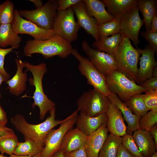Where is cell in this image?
<instances>
[{"label": "cell", "instance_id": "b9f144b4", "mask_svg": "<svg viewBox=\"0 0 157 157\" xmlns=\"http://www.w3.org/2000/svg\"><path fill=\"white\" fill-rule=\"evenodd\" d=\"M65 157H87L84 146L79 149L64 154Z\"/></svg>", "mask_w": 157, "mask_h": 157}, {"label": "cell", "instance_id": "d6986e66", "mask_svg": "<svg viewBox=\"0 0 157 157\" xmlns=\"http://www.w3.org/2000/svg\"><path fill=\"white\" fill-rule=\"evenodd\" d=\"M107 117L104 113L95 117H90L80 112L78 115L75 124L78 129L88 136L96 131L102 125L106 124Z\"/></svg>", "mask_w": 157, "mask_h": 157}, {"label": "cell", "instance_id": "d6a6232c", "mask_svg": "<svg viewBox=\"0 0 157 157\" xmlns=\"http://www.w3.org/2000/svg\"><path fill=\"white\" fill-rule=\"evenodd\" d=\"M17 137H4L0 138V152L10 155L14 153L19 142Z\"/></svg>", "mask_w": 157, "mask_h": 157}, {"label": "cell", "instance_id": "ba28073f", "mask_svg": "<svg viewBox=\"0 0 157 157\" xmlns=\"http://www.w3.org/2000/svg\"><path fill=\"white\" fill-rule=\"evenodd\" d=\"M71 54L79 62L78 70L86 77L87 83L106 96L108 97L110 94L111 92L106 83L105 76L98 70L88 58L82 56L77 49L72 48Z\"/></svg>", "mask_w": 157, "mask_h": 157}, {"label": "cell", "instance_id": "5bb4252c", "mask_svg": "<svg viewBox=\"0 0 157 157\" xmlns=\"http://www.w3.org/2000/svg\"><path fill=\"white\" fill-rule=\"evenodd\" d=\"M81 28H83L88 34L91 35L98 40L99 38L98 26L96 19L90 16L86 11L83 0L72 6Z\"/></svg>", "mask_w": 157, "mask_h": 157}, {"label": "cell", "instance_id": "c3c4849f", "mask_svg": "<svg viewBox=\"0 0 157 157\" xmlns=\"http://www.w3.org/2000/svg\"><path fill=\"white\" fill-rule=\"evenodd\" d=\"M50 157H65V156L63 152L60 149Z\"/></svg>", "mask_w": 157, "mask_h": 157}, {"label": "cell", "instance_id": "7c38bea8", "mask_svg": "<svg viewBox=\"0 0 157 157\" xmlns=\"http://www.w3.org/2000/svg\"><path fill=\"white\" fill-rule=\"evenodd\" d=\"M11 24L13 29L17 34L28 35L36 40H46L56 35L53 29H43L31 22L24 19L19 15L16 9L14 10Z\"/></svg>", "mask_w": 157, "mask_h": 157}, {"label": "cell", "instance_id": "44dd1931", "mask_svg": "<svg viewBox=\"0 0 157 157\" xmlns=\"http://www.w3.org/2000/svg\"><path fill=\"white\" fill-rule=\"evenodd\" d=\"M132 135L144 157H151L156 152L157 146L149 131L139 129Z\"/></svg>", "mask_w": 157, "mask_h": 157}, {"label": "cell", "instance_id": "8992f818", "mask_svg": "<svg viewBox=\"0 0 157 157\" xmlns=\"http://www.w3.org/2000/svg\"><path fill=\"white\" fill-rule=\"evenodd\" d=\"M110 103L107 96L94 88L83 92L76 102L79 111L90 117L106 113Z\"/></svg>", "mask_w": 157, "mask_h": 157}, {"label": "cell", "instance_id": "277c9868", "mask_svg": "<svg viewBox=\"0 0 157 157\" xmlns=\"http://www.w3.org/2000/svg\"><path fill=\"white\" fill-rule=\"evenodd\" d=\"M141 49L135 48L130 40L123 37L113 56L117 70L129 79L137 82L138 64Z\"/></svg>", "mask_w": 157, "mask_h": 157}, {"label": "cell", "instance_id": "e0dca14e", "mask_svg": "<svg viewBox=\"0 0 157 157\" xmlns=\"http://www.w3.org/2000/svg\"><path fill=\"white\" fill-rule=\"evenodd\" d=\"M106 113L107 117L106 126L110 133L121 137L126 134L127 126L120 110L111 102Z\"/></svg>", "mask_w": 157, "mask_h": 157}, {"label": "cell", "instance_id": "d4e9b609", "mask_svg": "<svg viewBox=\"0 0 157 157\" xmlns=\"http://www.w3.org/2000/svg\"><path fill=\"white\" fill-rule=\"evenodd\" d=\"M123 38L119 33L110 37L99 38L92 44V46L95 49L113 57Z\"/></svg>", "mask_w": 157, "mask_h": 157}, {"label": "cell", "instance_id": "484cf974", "mask_svg": "<svg viewBox=\"0 0 157 157\" xmlns=\"http://www.w3.org/2000/svg\"><path fill=\"white\" fill-rule=\"evenodd\" d=\"M22 40L21 37L13 29L11 24L0 25V47L10 46L17 49Z\"/></svg>", "mask_w": 157, "mask_h": 157}, {"label": "cell", "instance_id": "52a82bcc", "mask_svg": "<svg viewBox=\"0 0 157 157\" xmlns=\"http://www.w3.org/2000/svg\"><path fill=\"white\" fill-rule=\"evenodd\" d=\"M58 5L55 0H49L39 8L31 10H18L19 15L40 28L53 29L57 17Z\"/></svg>", "mask_w": 157, "mask_h": 157}, {"label": "cell", "instance_id": "7bdbcfd3", "mask_svg": "<svg viewBox=\"0 0 157 157\" xmlns=\"http://www.w3.org/2000/svg\"><path fill=\"white\" fill-rule=\"evenodd\" d=\"M116 157H134L131 154L125 149L122 144L117 151Z\"/></svg>", "mask_w": 157, "mask_h": 157}, {"label": "cell", "instance_id": "ac0fdd59", "mask_svg": "<svg viewBox=\"0 0 157 157\" xmlns=\"http://www.w3.org/2000/svg\"><path fill=\"white\" fill-rule=\"evenodd\" d=\"M108 97L123 115V118L127 124L126 134L132 135L134 131L139 129L138 121L141 116L133 114L131 110L119 99L116 94L111 92Z\"/></svg>", "mask_w": 157, "mask_h": 157}, {"label": "cell", "instance_id": "6da1fadb", "mask_svg": "<svg viewBox=\"0 0 157 157\" xmlns=\"http://www.w3.org/2000/svg\"><path fill=\"white\" fill-rule=\"evenodd\" d=\"M56 108L49 111L50 115L43 122L37 124H30L23 116L17 114L10 118L11 124L24 136L35 141L40 146L44 148V140L48 133L63 121L56 120Z\"/></svg>", "mask_w": 157, "mask_h": 157}, {"label": "cell", "instance_id": "816d5d0a", "mask_svg": "<svg viewBox=\"0 0 157 157\" xmlns=\"http://www.w3.org/2000/svg\"><path fill=\"white\" fill-rule=\"evenodd\" d=\"M152 77H157V67L156 66L153 68Z\"/></svg>", "mask_w": 157, "mask_h": 157}, {"label": "cell", "instance_id": "7a4b0ae2", "mask_svg": "<svg viewBox=\"0 0 157 157\" xmlns=\"http://www.w3.org/2000/svg\"><path fill=\"white\" fill-rule=\"evenodd\" d=\"M72 49L71 43L55 35L45 40H27L24 48V52L28 56L38 53L41 54L45 59L55 56L64 58L71 54Z\"/></svg>", "mask_w": 157, "mask_h": 157}, {"label": "cell", "instance_id": "bcb514c9", "mask_svg": "<svg viewBox=\"0 0 157 157\" xmlns=\"http://www.w3.org/2000/svg\"><path fill=\"white\" fill-rule=\"evenodd\" d=\"M149 132L153 137L155 144L157 146V125L156 124L151 128Z\"/></svg>", "mask_w": 157, "mask_h": 157}, {"label": "cell", "instance_id": "603a6c76", "mask_svg": "<svg viewBox=\"0 0 157 157\" xmlns=\"http://www.w3.org/2000/svg\"><path fill=\"white\" fill-rule=\"evenodd\" d=\"M87 14L96 20L98 25L113 20L114 18L106 10L105 5L99 0H83Z\"/></svg>", "mask_w": 157, "mask_h": 157}, {"label": "cell", "instance_id": "4dcf8cb0", "mask_svg": "<svg viewBox=\"0 0 157 157\" xmlns=\"http://www.w3.org/2000/svg\"><path fill=\"white\" fill-rule=\"evenodd\" d=\"M120 19V18H114L111 21L98 25L99 38L107 37L119 33Z\"/></svg>", "mask_w": 157, "mask_h": 157}, {"label": "cell", "instance_id": "60d3db41", "mask_svg": "<svg viewBox=\"0 0 157 157\" xmlns=\"http://www.w3.org/2000/svg\"><path fill=\"white\" fill-rule=\"evenodd\" d=\"M6 137H17L13 129L0 125V138Z\"/></svg>", "mask_w": 157, "mask_h": 157}, {"label": "cell", "instance_id": "74e56055", "mask_svg": "<svg viewBox=\"0 0 157 157\" xmlns=\"http://www.w3.org/2000/svg\"><path fill=\"white\" fill-rule=\"evenodd\" d=\"M15 47H11L8 48H3L0 47V72L8 80L10 77L9 74L6 71L4 68V60L5 56L13 51Z\"/></svg>", "mask_w": 157, "mask_h": 157}, {"label": "cell", "instance_id": "ee69618b", "mask_svg": "<svg viewBox=\"0 0 157 157\" xmlns=\"http://www.w3.org/2000/svg\"><path fill=\"white\" fill-rule=\"evenodd\" d=\"M7 119L6 114L0 104V125L4 126L6 124Z\"/></svg>", "mask_w": 157, "mask_h": 157}, {"label": "cell", "instance_id": "7dc6e473", "mask_svg": "<svg viewBox=\"0 0 157 157\" xmlns=\"http://www.w3.org/2000/svg\"><path fill=\"white\" fill-rule=\"evenodd\" d=\"M29 1L32 2L35 5L36 8L42 7L43 5V2L40 0H30Z\"/></svg>", "mask_w": 157, "mask_h": 157}, {"label": "cell", "instance_id": "9a60e30c", "mask_svg": "<svg viewBox=\"0 0 157 157\" xmlns=\"http://www.w3.org/2000/svg\"><path fill=\"white\" fill-rule=\"evenodd\" d=\"M142 56L139 58L140 67L138 69L137 82L140 84L152 77L153 69L157 66L155 51L149 45H146L144 49H141Z\"/></svg>", "mask_w": 157, "mask_h": 157}, {"label": "cell", "instance_id": "4316f807", "mask_svg": "<svg viewBox=\"0 0 157 157\" xmlns=\"http://www.w3.org/2000/svg\"><path fill=\"white\" fill-rule=\"evenodd\" d=\"M136 5L142 14L146 31H149L152 19L157 13L156 0H137Z\"/></svg>", "mask_w": 157, "mask_h": 157}, {"label": "cell", "instance_id": "5b68a950", "mask_svg": "<svg viewBox=\"0 0 157 157\" xmlns=\"http://www.w3.org/2000/svg\"><path fill=\"white\" fill-rule=\"evenodd\" d=\"M105 77L109 90L117 94L119 98L124 103H125L132 96L146 91L118 70L112 72Z\"/></svg>", "mask_w": 157, "mask_h": 157}, {"label": "cell", "instance_id": "3957f363", "mask_svg": "<svg viewBox=\"0 0 157 157\" xmlns=\"http://www.w3.org/2000/svg\"><path fill=\"white\" fill-rule=\"evenodd\" d=\"M24 67L26 68L25 72L30 71L33 77L28 79L30 84L35 87L33 96L34 100L32 104L33 108L38 106L40 109V118L43 119L48 111L55 108V104L49 99L44 93L42 86V79L47 70V65L42 63L37 65H33L27 62H23Z\"/></svg>", "mask_w": 157, "mask_h": 157}, {"label": "cell", "instance_id": "8d00e7d4", "mask_svg": "<svg viewBox=\"0 0 157 157\" xmlns=\"http://www.w3.org/2000/svg\"><path fill=\"white\" fill-rule=\"evenodd\" d=\"M141 36L149 42L148 44L155 51L157 52V32H151L145 31L141 33Z\"/></svg>", "mask_w": 157, "mask_h": 157}, {"label": "cell", "instance_id": "ab89813d", "mask_svg": "<svg viewBox=\"0 0 157 157\" xmlns=\"http://www.w3.org/2000/svg\"><path fill=\"white\" fill-rule=\"evenodd\" d=\"M145 89L148 90H157V77H152L144 81L139 85Z\"/></svg>", "mask_w": 157, "mask_h": 157}, {"label": "cell", "instance_id": "2e32d148", "mask_svg": "<svg viewBox=\"0 0 157 157\" xmlns=\"http://www.w3.org/2000/svg\"><path fill=\"white\" fill-rule=\"evenodd\" d=\"M106 124L87 136L84 144L87 157H98L99 152L108 135Z\"/></svg>", "mask_w": 157, "mask_h": 157}, {"label": "cell", "instance_id": "d590c367", "mask_svg": "<svg viewBox=\"0 0 157 157\" xmlns=\"http://www.w3.org/2000/svg\"><path fill=\"white\" fill-rule=\"evenodd\" d=\"M143 94V101L149 110L157 112V90H148Z\"/></svg>", "mask_w": 157, "mask_h": 157}, {"label": "cell", "instance_id": "f35d334b", "mask_svg": "<svg viewBox=\"0 0 157 157\" xmlns=\"http://www.w3.org/2000/svg\"><path fill=\"white\" fill-rule=\"evenodd\" d=\"M81 0H56L58 5L57 11H65Z\"/></svg>", "mask_w": 157, "mask_h": 157}, {"label": "cell", "instance_id": "f6af8a7d", "mask_svg": "<svg viewBox=\"0 0 157 157\" xmlns=\"http://www.w3.org/2000/svg\"><path fill=\"white\" fill-rule=\"evenodd\" d=\"M149 31L151 32H157V13L154 15L152 19Z\"/></svg>", "mask_w": 157, "mask_h": 157}, {"label": "cell", "instance_id": "30bf717a", "mask_svg": "<svg viewBox=\"0 0 157 157\" xmlns=\"http://www.w3.org/2000/svg\"><path fill=\"white\" fill-rule=\"evenodd\" d=\"M74 14L72 6L65 11H57L53 28L56 35L71 43L77 39L81 28L75 20Z\"/></svg>", "mask_w": 157, "mask_h": 157}, {"label": "cell", "instance_id": "ffe728a7", "mask_svg": "<svg viewBox=\"0 0 157 157\" xmlns=\"http://www.w3.org/2000/svg\"><path fill=\"white\" fill-rule=\"evenodd\" d=\"M87 137L76 127L71 129L64 135L60 149L64 154L79 149L84 146Z\"/></svg>", "mask_w": 157, "mask_h": 157}, {"label": "cell", "instance_id": "4fadbf2b", "mask_svg": "<svg viewBox=\"0 0 157 157\" xmlns=\"http://www.w3.org/2000/svg\"><path fill=\"white\" fill-rule=\"evenodd\" d=\"M83 51L98 70L104 76L117 70L113 56L91 47L86 40L82 43Z\"/></svg>", "mask_w": 157, "mask_h": 157}, {"label": "cell", "instance_id": "11a10c76", "mask_svg": "<svg viewBox=\"0 0 157 157\" xmlns=\"http://www.w3.org/2000/svg\"><path fill=\"white\" fill-rule=\"evenodd\" d=\"M0 157H7L6 156H4L3 154H0Z\"/></svg>", "mask_w": 157, "mask_h": 157}, {"label": "cell", "instance_id": "83f0119b", "mask_svg": "<svg viewBox=\"0 0 157 157\" xmlns=\"http://www.w3.org/2000/svg\"><path fill=\"white\" fill-rule=\"evenodd\" d=\"M122 137L110 133L101 149L98 157H116L118 150L122 144Z\"/></svg>", "mask_w": 157, "mask_h": 157}, {"label": "cell", "instance_id": "7402d4cb", "mask_svg": "<svg viewBox=\"0 0 157 157\" xmlns=\"http://www.w3.org/2000/svg\"><path fill=\"white\" fill-rule=\"evenodd\" d=\"M15 61L17 67L16 72L14 76L6 81V83L8 85V88L10 92L18 96L26 89V82L27 81V75L26 72H23V62L19 59H15Z\"/></svg>", "mask_w": 157, "mask_h": 157}, {"label": "cell", "instance_id": "f5cc1de1", "mask_svg": "<svg viewBox=\"0 0 157 157\" xmlns=\"http://www.w3.org/2000/svg\"><path fill=\"white\" fill-rule=\"evenodd\" d=\"M32 157H41V153L38 154L33 155Z\"/></svg>", "mask_w": 157, "mask_h": 157}, {"label": "cell", "instance_id": "db71d44e", "mask_svg": "<svg viewBox=\"0 0 157 157\" xmlns=\"http://www.w3.org/2000/svg\"><path fill=\"white\" fill-rule=\"evenodd\" d=\"M151 157H157V152H156Z\"/></svg>", "mask_w": 157, "mask_h": 157}, {"label": "cell", "instance_id": "f1b7e54d", "mask_svg": "<svg viewBox=\"0 0 157 157\" xmlns=\"http://www.w3.org/2000/svg\"><path fill=\"white\" fill-rule=\"evenodd\" d=\"M24 142H19L14 154L19 155L33 156L41 153L44 148L40 146L35 141L29 139H25Z\"/></svg>", "mask_w": 157, "mask_h": 157}, {"label": "cell", "instance_id": "1f68e13d", "mask_svg": "<svg viewBox=\"0 0 157 157\" xmlns=\"http://www.w3.org/2000/svg\"><path fill=\"white\" fill-rule=\"evenodd\" d=\"M14 4L8 0L0 4V25L11 24L13 19Z\"/></svg>", "mask_w": 157, "mask_h": 157}, {"label": "cell", "instance_id": "f907efd6", "mask_svg": "<svg viewBox=\"0 0 157 157\" xmlns=\"http://www.w3.org/2000/svg\"><path fill=\"white\" fill-rule=\"evenodd\" d=\"M32 156L30 155H19L13 154L10 155L9 157H32Z\"/></svg>", "mask_w": 157, "mask_h": 157}, {"label": "cell", "instance_id": "e575fe53", "mask_svg": "<svg viewBox=\"0 0 157 157\" xmlns=\"http://www.w3.org/2000/svg\"><path fill=\"white\" fill-rule=\"evenodd\" d=\"M122 144L126 150L134 157H144L135 144L132 135L126 134L122 137Z\"/></svg>", "mask_w": 157, "mask_h": 157}, {"label": "cell", "instance_id": "681fc988", "mask_svg": "<svg viewBox=\"0 0 157 157\" xmlns=\"http://www.w3.org/2000/svg\"><path fill=\"white\" fill-rule=\"evenodd\" d=\"M8 80L0 72V86L2 83L4 81L6 82ZM2 97V95L0 92V99Z\"/></svg>", "mask_w": 157, "mask_h": 157}, {"label": "cell", "instance_id": "8fae6325", "mask_svg": "<svg viewBox=\"0 0 157 157\" xmlns=\"http://www.w3.org/2000/svg\"><path fill=\"white\" fill-rule=\"evenodd\" d=\"M144 24L141 19L137 5L123 15L120 19V33L123 37L131 40L137 47L140 43L139 34Z\"/></svg>", "mask_w": 157, "mask_h": 157}, {"label": "cell", "instance_id": "cb8c5ba5", "mask_svg": "<svg viewBox=\"0 0 157 157\" xmlns=\"http://www.w3.org/2000/svg\"><path fill=\"white\" fill-rule=\"evenodd\" d=\"M137 0H102L108 13L114 18H120L136 5Z\"/></svg>", "mask_w": 157, "mask_h": 157}, {"label": "cell", "instance_id": "9c48e42d", "mask_svg": "<svg viewBox=\"0 0 157 157\" xmlns=\"http://www.w3.org/2000/svg\"><path fill=\"white\" fill-rule=\"evenodd\" d=\"M77 109L65 119L60 124L58 129H53L47 135L44 140V146L41 153V157H50L60 149L63 138L67 132L73 128L75 124Z\"/></svg>", "mask_w": 157, "mask_h": 157}, {"label": "cell", "instance_id": "f546056e", "mask_svg": "<svg viewBox=\"0 0 157 157\" xmlns=\"http://www.w3.org/2000/svg\"><path fill=\"white\" fill-rule=\"evenodd\" d=\"M142 96L143 94H135L131 96L125 103L134 114L141 117L149 111L143 101Z\"/></svg>", "mask_w": 157, "mask_h": 157}, {"label": "cell", "instance_id": "836d02e7", "mask_svg": "<svg viewBox=\"0 0 157 157\" xmlns=\"http://www.w3.org/2000/svg\"><path fill=\"white\" fill-rule=\"evenodd\" d=\"M157 123V112L150 110L139 119V129L149 131L151 128Z\"/></svg>", "mask_w": 157, "mask_h": 157}]
</instances>
